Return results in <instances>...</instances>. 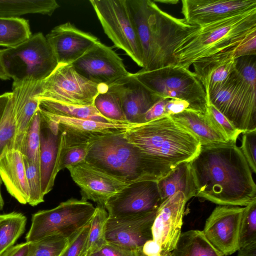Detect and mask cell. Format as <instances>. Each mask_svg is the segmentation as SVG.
I'll return each mask as SVG.
<instances>
[{"instance_id":"6da1fadb","label":"cell","mask_w":256,"mask_h":256,"mask_svg":"<svg viewBox=\"0 0 256 256\" xmlns=\"http://www.w3.org/2000/svg\"><path fill=\"white\" fill-rule=\"evenodd\" d=\"M189 164L196 196L221 206H246L256 200L252 170L236 142L201 145Z\"/></svg>"},{"instance_id":"7a4b0ae2","label":"cell","mask_w":256,"mask_h":256,"mask_svg":"<svg viewBox=\"0 0 256 256\" xmlns=\"http://www.w3.org/2000/svg\"><path fill=\"white\" fill-rule=\"evenodd\" d=\"M142 50L143 70L177 65L174 50L196 26L163 11L152 0H127Z\"/></svg>"},{"instance_id":"3957f363","label":"cell","mask_w":256,"mask_h":256,"mask_svg":"<svg viewBox=\"0 0 256 256\" xmlns=\"http://www.w3.org/2000/svg\"><path fill=\"white\" fill-rule=\"evenodd\" d=\"M124 134L91 142L85 161L127 184L158 181L174 168L142 151L128 142Z\"/></svg>"},{"instance_id":"277c9868","label":"cell","mask_w":256,"mask_h":256,"mask_svg":"<svg viewBox=\"0 0 256 256\" xmlns=\"http://www.w3.org/2000/svg\"><path fill=\"white\" fill-rule=\"evenodd\" d=\"M256 34V8L198 26L176 46L177 66L189 68L196 60L240 45Z\"/></svg>"},{"instance_id":"5b68a950","label":"cell","mask_w":256,"mask_h":256,"mask_svg":"<svg viewBox=\"0 0 256 256\" xmlns=\"http://www.w3.org/2000/svg\"><path fill=\"white\" fill-rule=\"evenodd\" d=\"M124 136L143 152L172 168L190 162L201 147L199 140L170 116L134 124Z\"/></svg>"},{"instance_id":"8992f818","label":"cell","mask_w":256,"mask_h":256,"mask_svg":"<svg viewBox=\"0 0 256 256\" xmlns=\"http://www.w3.org/2000/svg\"><path fill=\"white\" fill-rule=\"evenodd\" d=\"M132 74L160 97L186 100L192 110L207 114L208 100L204 89L189 68L170 66L150 71L142 69Z\"/></svg>"},{"instance_id":"52a82bcc","label":"cell","mask_w":256,"mask_h":256,"mask_svg":"<svg viewBox=\"0 0 256 256\" xmlns=\"http://www.w3.org/2000/svg\"><path fill=\"white\" fill-rule=\"evenodd\" d=\"M4 68L13 81L32 78L41 81L57 67L58 62L46 36L41 32L11 48L2 49Z\"/></svg>"},{"instance_id":"ba28073f","label":"cell","mask_w":256,"mask_h":256,"mask_svg":"<svg viewBox=\"0 0 256 256\" xmlns=\"http://www.w3.org/2000/svg\"><path fill=\"white\" fill-rule=\"evenodd\" d=\"M213 104L242 133L256 127V90L236 68L208 96Z\"/></svg>"},{"instance_id":"9c48e42d","label":"cell","mask_w":256,"mask_h":256,"mask_svg":"<svg viewBox=\"0 0 256 256\" xmlns=\"http://www.w3.org/2000/svg\"><path fill=\"white\" fill-rule=\"evenodd\" d=\"M95 208L86 200L70 198L52 209L38 211L32 216L26 242L54 234H61L70 240L90 222Z\"/></svg>"},{"instance_id":"30bf717a","label":"cell","mask_w":256,"mask_h":256,"mask_svg":"<svg viewBox=\"0 0 256 256\" xmlns=\"http://www.w3.org/2000/svg\"><path fill=\"white\" fill-rule=\"evenodd\" d=\"M90 2L104 33L114 46L143 68L142 50L127 0H90Z\"/></svg>"},{"instance_id":"8fae6325","label":"cell","mask_w":256,"mask_h":256,"mask_svg":"<svg viewBox=\"0 0 256 256\" xmlns=\"http://www.w3.org/2000/svg\"><path fill=\"white\" fill-rule=\"evenodd\" d=\"M108 86L94 83L80 75L72 64H58L41 82L38 98L80 106L94 104L96 95Z\"/></svg>"},{"instance_id":"7c38bea8","label":"cell","mask_w":256,"mask_h":256,"mask_svg":"<svg viewBox=\"0 0 256 256\" xmlns=\"http://www.w3.org/2000/svg\"><path fill=\"white\" fill-rule=\"evenodd\" d=\"M72 65L80 75L98 84L109 86L130 74L118 55L100 41Z\"/></svg>"},{"instance_id":"4fadbf2b","label":"cell","mask_w":256,"mask_h":256,"mask_svg":"<svg viewBox=\"0 0 256 256\" xmlns=\"http://www.w3.org/2000/svg\"><path fill=\"white\" fill-rule=\"evenodd\" d=\"M162 202L157 181L146 180L127 184L104 206L108 217H123L156 210Z\"/></svg>"},{"instance_id":"5bb4252c","label":"cell","mask_w":256,"mask_h":256,"mask_svg":"<svg viewBox=\"0 0 256 256\" xmlns=\"http://www.w3.org/2000/svg\"><path fill=\"white\" fill-rule=\"evenodd\" d=\"M39 110L44 116L58 124L60 144L63 146L88 144L102 138L124 134L134 125L66 117L48 113L40 108Z\"/></svg>"},{"instance_id":"9a60e30c","label":"cell","mask_w":256,"mask_h":256,"mask_svg":"<svg viewBox=\"0 0 256 256\" xmlns=\"http://www.w3.org/2000/svg\"><path fill=\"white\" fill-rule=\"evenodd\" d=\"M244 208L221 206L215 208L207 218L204 230L206 239L222 256L239 248L240 226Z\"/></svg>"},{"instance_id":"2e32d148","label":"cell","mask_w":256,"mask_h":256,"mask_svg":"<svg viewBox=\"0 0 256 256\" xmlns=\"http://www.w3.org/2000/svg\"><path fill=\"white\" fill-rule=\"evenodd\" d=\"M156 210L123 217L108 216L105 227L106 242L142 250L147 242L153 240L152 226Z\"/></svg>"},{"instance_id":"e0dca14e","label":"cell","mask_w":256,"mask_h":256,"mask_svg":"<svg viewBox=\"0 0 256 256\" xmlns=\"http://www.w3.org/2000/svg\"><path fill=\"white\" fill-rule=\"evenodd\" d=\"M188 200L178 192L164 200L158 208L152 226L154 242L162 252H172L181 232L185 205Z\"/></svg>"},{"instance_id":"ac0fdd59","label":"cell","mask_w":256,"mask_h":256,"mask_svg":"<svg viewBox=\"0 0 256 256\" xmlns=\"http://www.w3.org/2000/svg\"><path fill=\"white\" fill-rule=\"evenodd\" d=\"M72 180L80 187L82 199L104 206L127 184L90 165L85 160L68 168Z\"/></svg>"},{"instance_id":"d6986e66","label":"cell","mask_w":256,"mask_h":256,"mask_svg":"<svg viewBox=\"0 0 256 256\" xmlns=\"http://www.w3.org/2000/svg\"><path fill=\"white\" fill-rule=\"evenodd\" d=\"M186 22L202 26L256 8V0H182Z\"/></svg>"},{"instance_id":"ffe728a7","label":"cell","mask_w":256,"mask_h":256,"mask_svg":"<svg viewBox=\"0 0 256 256\" xmlns=\"http://www.w3.org/2000/svg\"><path fill=\"white\" fill-rule=\"evenodd\" d=\"M46 38L58 64H72L100 42L69 22L55 26Z\"/></svg>"},{"instance_id":"44dd1931","label":"cell","mask_w":256,"mask_h":256,"mask_svg":"<svg viewBox=\"0 0 256 256\" xmlns=\"http://www.w3.org/2000/svg\"><path fill=\"white\" fill-rule=\"evenodd\" d=\"M42 81L28 78L12 82V92L16 124L14 149L21 152L30 124L39 108L37 96Z\"/></svg>"},{"instance_id":"7402d4cb","label":"cell","mask_w":256,"mask_h":256,"mask_svg":"<svg viewBox=\"0 0 256 256\" xmlns=\"http://www.w3.org/2000/svg\"><path fill=\"white\" fill-rule=\"evenodd\" d=\"M112 84L118 93L124 116L130 124H138L141 117L162 98L138 80L131 73Z\"/></svg>"},{"instance_id":"603a6c76","label":"cell","mask_w":256,"mask_h":256,"mask_svg":"<svg viewBox=\"0 0 256 256\" xmlns=\"http://www.w3.org/2000/svg\"><path fill=\"white\" fill-rule=\"evenodd\" d=\"M240 45L195 61L194 74L208 96L222 84L236 68V52Z\"/></svg>"},{"instance_id":"cb8c5ba5","label":"cell","mask_w":256,"mask_h":256,"mask_svg":"<svg viewBox=\"0 0 256 256\" xmlns=\"http://www.w3.org/2000/svg\"><path fill=\"white\" fill-rule=\"evenodd\" d=\"M40 126V172L44 196L52 190L58 170L60 132L54 133L42 116Z\"/></svg>"},{"instance_id":"d4e9b609","label":"cell","mask_w":256,"mask_h":256,"mask_svg":"<svg viewBox=\"0 0 256 256\" xmlns=\"http://www.w3.org/2000/svg\"><path fill=\"white\" fill-rule=\"evenodd\" d=\"M0 178L12 197L22 204H28L29 189L24 156L20 151L12 149L1 157Z\"/></svg>"},{"instance_id":"484cf974","label":"cell","mask_w":256,"mask_h":256,"mask_svg":"<svg viewBox=\"0 0 256 256\" xmlns=\"http://www.w3.org/2000/svg\"><path fill=\"white\" fill-rule=\"evenodd\" d=\"M170 116L193 134L201 145L228 142L212 126L206 114L186 110Z\"/></svg>"},{"instance_id":"4316f807","label":"cell","mask_w":256,"mask_h":256,"mask_svg":"<svg viewBox=\"0 0 256 256\" xmlns=\"http://www.w3.org/2000/svg\"><path fill=\"white\" fill-rule=\"evenodd\" d=\"M157 183L162 202L178 192H183L188 200L196 196V188L189 162L178 164Z\"/></svg>"},{"instance_id":"83f0119b","label":"cell","mask_w":256,"mask_h":256,"mask_svg":"<svg viewBox=\"0 0 256 256\" xmlns=\"http://www.w3.org/2000/svg\"><path fill=\"white\" fill-rule=\"evenodd\" d=\"M59 7L55 0H0V18L36 14L50 16Z\"/></svg>"},{"instance_id":"f1b7e54d","label":"cell","mask_w":256,"mask_h":256,"mask_svg":"<svg viewBox=\"0 0 256 256\" xmlns=\"http://www.w3.org/2000/svg\"><path fill=\"white\" fill-rule=\"evenodd\" d=\"M171 254L172 256H223L202 231L196 230L181 233Z\"/></svg>"},{"instance_id":"f546056e","label":"cell","mask_w":256,"mask_h":256,"mask_svg":"<svg viewBox=\"0 0 256 256\" xmlns=\"http://www.w3.org/2000/svg\"><path fill=\"white\" fill-rule=\"evenodd\" d=\"M38 99L40 110L54 115L113 123L103 116L97 110L94 104L80 106L44 98Z\"/></svg>"},{"instance_id":"4dcf8cb0","label":"cell","mask_w":256,"mask_h":256,"mask_svg":"<svg viewBox=\"0 0 256 256\" xmlns=\"http://www.w3.org/2000/svg\"><path fill=\"white\" fill-rule=\"evenodd\" d=\"M94 105L104 118L113 123L130 124L124 116L118 93L113 84L99 92L96 96Z\"/></svg>"},{"instance_id":"1f68e13d","label":"cell","mask_w":256,"mask_h":256,"mask_svg":"<svg viewBox=\"0 0 256 256\" xmlns=\"http://www.w3.org/2000/svg\"><path fill=\"white\" fill-rule=\"evenodd\" d=\"M27 218L13 212L0 214V256L11 248L25 231Z\"/></svg>"},{"instance_id":"d6a6232c","label":"cell","mask_w":256,"mask_h":256,"mask_svg":"<svg viewBox=\"0 0 256 256\" xmlns=\"http://www.w3.org/2000/svg\"><path fill=\"white\" fill-rule=\"evenodd\" d=\"M32 35L29 22L22 18H0V46H14Z\"/></svg>"},{"instance_id":"836d02e7","label":"cell","mask_w":256,"mask_h":256,"mask_svg":"<svg viewBox=\"0 0 256 256\" xmlns=\"http://www.w3.org/2000/svg\"><path fill=\"white\" fill-rule=\"evenodd\" d=\"M108 216L104 206L98 204L90 220L86 246L83 256H90L106 242L105 227Z\"/></svg>"},{"instance_id":"e575fe53","label":"cell","mask_w":256,"mask_h":256,"mask_svg":"<svg viewBox=\"0 0 256 256\" xmlns=\"http://www.w3.org/2000/svg\"><path fill=\"white\" fill-rule=\"evenodd\" d=\"M68 242V238L61 234L48 236L29 242L26 256H60Z\"/></svg>"},{"instance_id":"d590c367","label":"cell","mask_w":256,"mask_h":256,"mask_svg":"<svg viewBox=\"0 0 256 256\" xmlns=\"http://www.w3.org/2000/svg\"><path fill=\"white\" fill-rule=\"evenodd\" d=\"M16 134L12 94L0 120V158L6 152L14 149Z\"/></svg>"},{"instance_id":"8d00e7d4","label":"cell","mask_w":256,"mask_h":256,"mask_svg":"<svg viewBox=\"0 0 256 256\" xmlns=\"http://www.w3.org/2000/svg\"><path fill=\"white\" fill-rule=\"evenodd\" d=\"M40 122L41 115L38 108L30 124L22 151L23 156L28 160L39 164Z\"/></svg>"},{"instance_id":"74e56055","label":"cell","mask_w":256,"mask_h":256,"mask_svg":"<svg viewBox=\"0 0 256 256\" xmlns=\"http://www.w3.org/2000/svg\"><path fill=\"white\" fill-rule=\"evenodd\" d=\"M256 241V200L244 207L240 220L239 248Z\"/></svg>"},{"instance_id":"f35d334b","label":"cell","mask_w":256,"mask_h":256,"mask_svg":"<svg viewBox=\"0 0 256 256\" xmlns=\"http://www.w3.org/2000/svg\"><path fill=\"white\" fill-rule=\"evenodd\" d=\"M206 115L212 126L227 141L236 142L238 136L242 132L238 130L226 116L210 102L208 103Z\"/></svg>"},{"instance_id":"ab89813d","label":"cell","mask_w":256,"mask_h":256,"mask_svg":"<svg viewBox=\"0 0 256 256\" xmlns=\"http://www.w3.org/2000/svg\"><path fill=\"white\" fill-rule=\"evenodd\" d=\"M26 176L29 189L28 204L36 206L44 201L42 192L40 166L24 156Z\"/></svg>"},{"instance_id":"60d3db41","label":"cell","mask_w":256,"mask_h":256,"mask_svg":"<svg viewBox=\"0 0 256 256\" xmlns=\"http://www.w3.org/2000/svg\"><path fill=\"white\" fill-rule=\"evenodd\" d=\"M88 144L63 146L60 144L59 171L84 161L88 152Z\"/></svg>"},{"instance_id":"b9f144b4","label":"cell","mask_w":256,"mask_h":256,"mask_svg":"<svg viewBox=\"0 0 256 256\" xmlns=\"http://www.w3.org/2000/svg\"><path fill=\"white\" fill-rule=\"evenodd\" d=\"M90 222L69 240L67 246L60 256H83L86 246Z\"/></svg>"},{"instance_id":"7bdbcfd3","label":"cell","mask_w":256,"mask_h":256,"mask_svg":"<svg viewBox=\"0 0 256 256\" xmlns=\"http://www.w3.org/2000/svg\"><path fill=\"white\" fill-rule=\"evenodd\" d=\"M242 134L240 148L248 166L254 173H256V130Z\"/></svg>"},{"instance_id":"ee69618b","label":"cell","mask_w":256,"mask_h":256,"mask_svg":"<svg viewBox=\"0 0 256 256\" xmlns=\"http://www.w3.org/2000/svg\"><path fill=\"white\" fill-rule=\"evenodd\" d=\"M90 256H148L142 250H132L106 242Z\"/></svg>"},{"instance_id":"f6af8a7d","label":"cell","mask_w":256,"mask_h":256,"mask_svg":"<svg viewBox=\"0 0 256 256\" xmlns=\"http://www.w3.org/2000/svg\"><path fill=\"white\" fill-rule=\"evenodd\" d=\"M168 99L162 98L154 104L141 117L138 124L148 122L166 116L165 113V106Z\"/></svg>"},{"instance_id":"bcb514c9","label":"cell","mask_w":256,"mask_h":256,"mask_svg":"<svg viewBox=\"0 0 256 256\" xmlns=\"http://www.w3.org/2000/svg\"><path fill=\"white\" fill-rule=\"evenodd\" d=\"M186 110H192L190 104L187 101L180 99L169 98L165 106L166 116L178 114Z\"/></svg>"},{"instance_id":"7dc6e473","label":"cell","mask_w":256,"mask_h":256,"mask_svg":"<svg viewBox=\"0 0 256 256\" xmlns=\"http://www.w3.org/2000/svg\"><path fill=\"white\" fill-rule=\"evenodd\" d=\"M256 55V34L244 40L237 49L236 57Z\"/></svg>"},{"instance_id":"c3c4849f","label":"cell","mask_w":256,"mask_h":256,"mask_svg":"<svg viewBox=\"0 0 256 256\" xmlns=\"http://www.w3.org/2000/svg\"><path fill=\"white\" fill-rule=\"evenodd\" d=\"M29 242L14 245L4 252L0 256H26Z\"/></svg>"},{"instance_id":"681fc988","label":"cell","mask_w":256,"mask_h":256,"mask_svg":"<svg viewBox=\"0 0 256 256\" xmlns=\"http://www.w3.org/2000/svg\"><path fill=\"white\" fill-rule=\"evenodd\" d=\"M238 256H256V241L238 248Z\"/></svg>"},{"instance_id":"f907efd6","label":"cell","mask_w":256,"mask_h":256,"mask_svg":"<svg viewBox=\"0 0 256 256\" xmlns=\"http://www.w3.org/2000/svg\"><path fill=\"white\" fill-rule=\"evenodd\" d=\"M12 96V92H6L0 95V120L4 114L8 100Z\"/></svg>"},{"instance_id":"816d5d0a","label":"cell","mask_w":256,"mask_h":256,"mask_svg":"<svg viewBox=\"0 0 256 256\" xmlns=\"http://www.w3.org/2000/svg\"><path fill=\"white\" fill-rule=\"evenodd\" d=\"M2 49H0V79L4 80H8L10 78L7 74L3 66L2 60Z\"/></svg>"},{"instance_id":"f5cc1de1","label":"cell","mask_w":256,"mask_h":256,"mask_svg":"<svg viewBox=\"0 0 256 256\" xmlns=\"http://www.w3.org/2000/svg\"><path fill=\"white\" fill-rule=\"evenodd\" d=\"M2 180L0 178V210H2L4 206V200L1 192Z\"/></svg>"},{"instance_id":"db71d44e","label":"cell","mask_w":256,"mask_h":256,"mask_svg":"<svg viewBox=\"0 0 256 256\" xmlns=\"http://www.w3.org/2000/svg\"><path fill=\"white\" fill-rule=\"evenodd\" d=\"M160 256H172L171 252H160Z\"/></svg>"},{"instance_id":"11a10c76","label":"cell","mask_w":256,"mask_h":256,"mask_svg":"<svg viewBox=\"0 0 256 256\" xmlns=\"http://www.w3.org/2000/svg\"><path fill=\"white\" fill-rule=\"evenodd\" d=\"M160 256V252H158L152 254L148 256Z\"/></svg>"}]
</instances>
